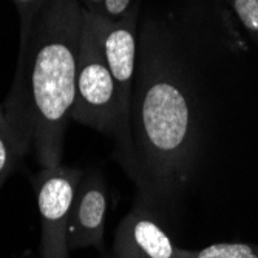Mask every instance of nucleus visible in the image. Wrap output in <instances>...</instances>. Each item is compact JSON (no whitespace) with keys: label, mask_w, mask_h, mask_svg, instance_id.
Segmentation results:
<instances>
[{"label":"nucleus","mask_w":258,"mask_h":258,"mask_svg":"<svg viewBox=\"0 0 258 258\" xmlns=\"http://www.w3.org/2000/svg\"><path fill=\"white\" fill-rule=\"evenodd\" d=\"M72 119L113 139L118 138L119 110L116 85L101 48L95 16L87 11H82V36Z\"/></svg>","instance_id":"obj_3"},{"label":"nucleus","mask_w":258,"mask_h":258,"mask_svg":"<svg viewBox=\"0 0 258 258\" xmlns=\"http://www.w3.org/2000/svg\"><path fill=\"white\" fill-rule=\"evenodd\" d=\"M13 4L17 8L19 13V19H20V43H23L27 40L34 16L37 14V11L42 8V5L45 4V0H13Z\"/></svg>","instance_id":"obj_11"},{"label":"nucleus","mask_w":258,"mask_h":258,"mask_svg":"<svg viewBox=\"0 0 258 258\" xmlns=\"http://www.w3.org/2000/svg\"><path fill=\"white\" fill-rule=\"evenodd\" d=\"M185 252L175 244L152 210L138 203L114 233V258H185Z\"/></svg>","instance_id":"obj_6"},{"label":"nucleus","mask_w":258,"mask_h":258,"mask_svg":"<svg viewBox=\"0 0 258 258\" xmlns=\"http://www.w3.org/2000/svg\"><path fill=\"white\" fill-rule=\"evenodd\" d=\"M82 8L78 0H45L19 46L13 87L4 104L10 127L42 169L60 166L76 96Z\"/></svg>","instance_id":"obj_2"},{"label":"nucleus","mask_w":258,"mask_h":258,"mask_svg":"<svg viewBox=\"0 0 258 258\" xmlns=\"http://www.w3.org/2000/svg\"><path fill=\"white\" fill-rule=\"evenodd\" d=\"M206 16L195 0H159L139 14L130 101V150L121 164L136 203L172 210L206 144Z\"/></svg>","instance_id":"obj_1"},{"label":"nucleus","mask_w":258,"mask_h":258,"mask_svg":"<svg viewBox=\"0 0 258 258\" xmlns=\"http://www.w3.org/2000/svg\"><path fill=\"white\" fill-rule=\"evenodd\" d=\"M25 155V150L20 146L8 121L0 122V187L13 173L19 159Z\"/></svg>","instance_id":"obj_8"},{"label":"nucleus","mask_w":258,"mask_h":258,"mask_svg":"<svg viewBox=\"0 0 258 258\" xmlns=\"http://www.w3.org/2000/svg\"><path fill=\"white\" fill-rule=\"evenodd\" d=\"M84 172L63 167L42 169L31 181L40 215V258H70L67 232L78 184Z\"/></svg>","instance_id":"obj_5"},{"label":"nucleus","mask_w":258,"mask_h":258,"mask_svg":"<svg viewBox=\"0 0 258 258\" xmlns=\"http://www.w3.org/2000/svg\"><path fill=\"white\" fill-rule=\"evenodd\" d=\"M185 258H258V244L217 243L200 250L187 249Z\"/></svg>","instance_id":"obj_9"},{"label":"nucleus","mask_w":258,"mask_h":258,"mask_svg":"<svg viewBox=\"0 0 258 258\" xmlns=\"http://www.w3.org/2000/svg\"><path fill=\"white\" fill-rule=\"evenodd\" d=\"M136 2L138 0H102L98 16L108 22H119L133 11Z\"/></svg>","instance_id":"obj_12"},{"label":"nucleus","mask_w":258,"mask_h":258,"mask_svg":"<svg viewBox=\"0 0 258 258\" xmlns=\"http://www.w3.org/2000/svg\"><path fill=\"white\" fill-rule=\"evenodd\" d=\"M224 2L258 45V0H224Z\"/></svg>","instance_id":"obj_10"},{"label":"nucleus","mask_w":258,"mask_h":258,"mask_svg":"<svg viewBox=\"0 0 258 258\" xmlns=\"http://www.w3.org/2000/svg\"><path fill=\"white\" fill-rule=\"evenodd\" d=\"M108 192L104 176L98 170L84 173L70 212L67 244L70 250L95 247L104 249Z\"/></svg>","instance_id":"obj_7"},{"label":"nucleus","mask_w":258,"mask_h":258,"mask_svg":"<svg viewBox=\"0 0 258 258\" xmlns=\"http://www.w3.org/2000/svg\"><path fill=\"white\" fill-rule=\"evenodd\" d=\"M78 4L82 8V11L98 16L102 7V0H78Z\"/></svg>","instance_id":"obj_13"},{"label":"nucleus","mask_w":258,"mask_h":258,"mask_svg":"<svg viewBox=\"0 0 258 258\" xmlns=\"http://www.w3.org/2000/svg\"><path fill=\"white\" fill-rule=\"evenodd\" d=\"M4 121H8V119H7V114H5L4 104H0V122H4Z\"/></svg>","instance_id":"obj_14"},{"label":"nucleus","mask_w":258,"mask_h":258,"mask_svg":"<svg viewBox=\"0 0 258 258\" xmlns=\"http://www.w3.org/2000/svg\"><path fill=\"white\" fill-rule=\"evenodd\" d=\"M141 0L133 11L119 22H108L95 16L101 48L110 73L114 79L119 110V133L114 139V156L122 164L130 150V101L138 60V28H139Z\"/></svg>","instance_id":"obj_4"}]
</instances>
